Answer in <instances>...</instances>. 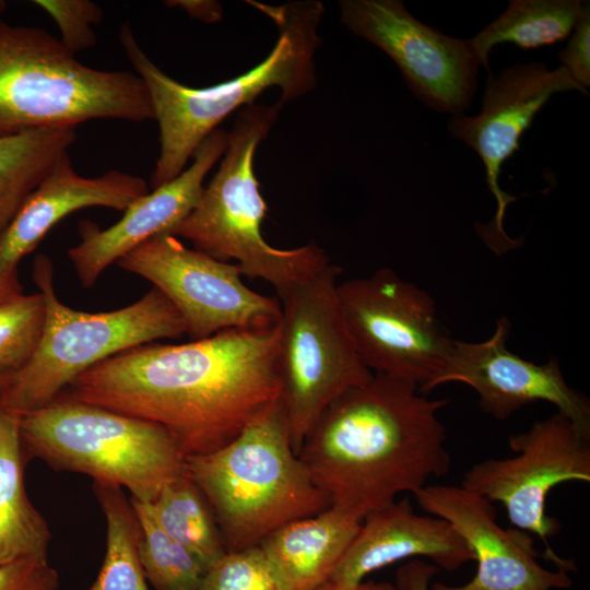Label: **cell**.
<instances>
[{
	"label": "cell",
	"mask_w": 590,
	"mask_h": 590,
	"mask_svg": "<svg viewBox=\"0 0 590 590\" xmlns=\"http://www.w3.org/2000/svg\"><path fill=\"white\" fill-rule=\"evenodd\" d=\"M279 323L148 343L87 369L68 396L164 427L186 457L232 441L281 399Z\"/></svg>",
	"instance_id": "1"
},
{
	"label": "cell",
	"mask_w": 590,
	"mask_h": 590,
	"mask_svg": "<svg viewBox=\"0 0 590 590\" xmlns=\"http://www.w3.org/2000/svg\"><path fill=\"white\" fill-rule=\"evenodd\" d=\"M447 403L373 373L327 405L298 457L329 506L363 520L449 472L447 428L438 417Z\"/></svg>",
	"instance_id": "2"
},
{
	"label": "cell",
	"mask_w": 590,
	"mask_h": 590,
	"mask_svg": "<svg viewBox=\"0 0 590 590\" xmlns=\"http://www.w3.org/2000/svg\"><path fill=\"white\" fill-rule=\"evenodd\" d=\"M249 3L276 25L273 49L255 68L206 87L186 86L168 76L142 50L130 24L121 25L119 40L146 87L160 127V154L151 177L152 189L178 177L204 139L227 116L252 105L264 91L279 87V103L283 105L315 86L314 57L320 44L317 27L323 4L314 0L280 5Z\"/></svg>",
	"instance_id": "3"
},
{
	"label": "cell",
	"mask_w": 590,
	"mask_h": 590,
	"mask_svg": "<svg viewBox=\"0 0 590 590\" xmlns=\"http://www.w3.org/2000/svg\"><path fill=\"white\" fill-rule=\"evenodd\" d=\"M187 470L226 551L258 545L286 523L329 507L292 446L281 399L227 445L187 457Z\"/></svg>",
	"instance_id": "4"
},
{
	"label": "cell",
	"mask_w": 590,
	"mask_h": 590,
	"mask_svg": "<svg viewBox=\"0 0 590 590\" xmlns=\"http://www.w3.org/2000/svg\"><path fill=\"white\" fill-rule=\"evenodd\" d=\"M93 119H154L141 78L87 67L45 30L0 19V134Z\"/></svg>",
	"instance_id": "5"
},
{
	"label": "cell",
	"mask_w": 590,
	"mask_h": 590,
	"mask_svg": "<svg viewBox=\"0 0 590 590\" xmlns=\"http://www.w3.org/2000/svg\"><path fill=\"white\" fill-rule=\"evenodd\" d=\"M281 107L252 104L239 110L217 172L172 233L215 259L235 260L243 275L270 283L278 296L330 263L314 244L279 249L262 235L267 204L255 174V155Z\"/></svg>",
	"instance_id": "6"
},
{
	"label": "cell",
	"mask_w": 590,
	"mask_h": 590,
	"mask_svg": "<svg viewBox=\"0 0 590 590\" xmlns=\"http://www.w3.org/2000/svg\"><path fill=\"white\" fill-rule=\"evenodd\" d=\"M20 436L26 457L127 488L139 502L152 503L167 484L188 474L187 457L164 427L64 392L21 415Z\"/></svg>",
	"instance_id": "7"
},
{
	"label": "cell",
	"mask_w": 590,
	"mask_h": 590,
	"mask_svg": "<svg viewBox=\"0 0 590 590\" xmlns=\"http://www.w3.org/2000/svg\"><path fill=\"white\" fill-rule=\"evenodd\" d=\"M32 278L45 300L37 349L0 394V408L20 415L49 404L81 374L121 352L186 333L184 319L156 287L119 309L86 312L62 304L50 258L38 255Z\"/></svg>",
	"instance_id": "8"
},
{
	"label": "cell",
	"mask_w": 590,
	"mask_h": 590,
	"mask_svg": "<svg viewBox=\"0 0 590 590\" xmlns=\"http://www.w3.org/2000/svg\"><path fill=\"white\" fill-rule=\"evenodd\" d=\"M342 269L331 262L278 296V368L292 446L298 455L319 415L373 373L359 359L337 296Z\"/></svg>",
	"instance_id": "9"
},
{
	"label": "cell",
	"mask_w": 590,
	"mask_h": 590,
	"mask_svg": "<svg viewBox=\"0 0 590 590\" xmlns=\"http://www.w3.org/2000/svg\"><path fill=\"white\" fill-rule=\"evenodd\" d=\"M355 351L371 373L405 380L427 394L453 341L439 322L430 295L381 268L337 285Z\"/></svg>",
	"instance_id": "10"
},
{
	"label": "cell",
	"mask_w": 590,
	"mask_h": 590,
	"mask_svg": "<svg viewBox=\"0 0 590 590\" xmlns=\"http://www.w3.org/2000/svg\"><path fill=\"white\" fill-rule=\"evenodd\" d=\"M508 447L516 456L473 464L463 474L461 486L491 503H500L515 528L543 542L546 560L556 569L576 571L575 562L558 556L548 543L560 524L545 507L557 485L590 482V433L556 412L528 430L510 435Z\"/></svg>",
	"instance_id": "11"
},
{
	"label": "cell",
	"mask_w": 590,
	"mask_h": 590,
	"mask_svg": "<svg viewBox=\"0 0 590 590\" xmlns=\"http://www.w3.org/2000/svg\"><path fill=\"white\" fill-rule=\"evenodd\" d=\"M116 264L160 290L181 315L186 333L192 340L228 329L266 328L279 323V298L246 286L236 263L188 248L173 234L152 237Z\"/></svg>",
	"instance_id": "12"
},
{
	"label": "cell",
	"mask_w": 590,
	"mask_h": 590,
	"mask_svg": "<svg viewBox=\"0 0 590 590\" xmlns=\"http://www.w3.org/2000/svg\"><path fill=\"white\" fill-rule=\"evenodd\" d=\"M339 7L341 22L385 51L426 106L452 116L469 108L481 66L470 39L422 23L398 0H342Z\"/></svg>",
	"instance_id": "13"
},
{
	"label": "cell",
	"mask_w": 590,
	"mask_h": 590,
	"mask_svg": "<svg viewBox=\"0 0 590 590\" xmlns=\"http://www.w3.org/2000/svg\"><path fill=\"white\" fill-rule=\"evenodd\" d=\"M567 91L588 95L562 66L548 70L542 62L516 63L497 75L488 74L477 115L453 116L448 123L450 133L473 149L485 167L497 210L494 219L480 227V234L496 251L517 247L503 227L506 209L516 197L500 189L502 166L519 149L521 135L551 96Z\"/></svg>",
	"instance_id": "14"
},
{
	"label": "cell",
	"mask_w": 590,
	"mask_h": 590,
	"mask_svg": "<svg viewBox=\"0 0 590 590\" xmlns=\"http://www.w3.org/2000/svg\"><path fill=\"white\" fill-rule=\"evenodd\" d=\"M509 333V320L500 317L485 341L455 340L432 390L447 382L464 384L479 396L480 408L500 421L526 405L547 402L590 433V400L568 386L557 358L544 364L521 358L506 346Z\"/></svg>",
	"instance_id": "15"
},
{
	"label": "cell",
	"mask_w": 590,
	"mask_h": 590,
	"mask_svg": "<svg viewBox=\"0 0 590 590\" xmlns=\"http://www.w3.org/2000/svg\"><path fill=\"white\" fill-rule=\"evenodd\" d=\"M418 507L447 520L462 536L477 568L460 586L434 582L430 590H554L573 586L569 573L542 567L532 534L504 529L491 502L462 486L426 485L415 495Z\"/></svg>",
	"instance_id": "16"
},
{
	"label": "cell",
	"mask_w": 590,
	"mask_h": 590,
	"mask_svg": "<svg viewBox=\"0 0 590 590\" xmlns=\"http://www.w3.org/2000/svg\"><path fill=\"white\" fill-rule=\"evenodd\" d=\"M227 132L216 129L193 154L192 164L178 177L138 199L108 228L84 220L80 243L67 255L84 288L95 285L104 271L126 253L161 234H172L197 204L204 178L223 156Z\"/></svg>",
	"instance_id": "17"
},
{
	"label": "cell",
	"mask_w": 590,
	"mask_h": 590,
	"mask_svg": "<svg viewBox=\"0 0 590 590\" xmlns=\"http://www.w3.org/2000/svg\"><path fill=\"white\" fill-rule=\"evenodd\" d=\"M420 557L447 571L473 560L470 547L447 520L417 515L410 498L403 497L363 518L330 581L352 587L390 564Z\"/></svg>",
	"instance_id": "18"
},
{
	"label": "cell",
	"mask_w": 590,
	"mask_h": 590,
	"mask_svg": "<svg viewBox=\"0 0 590 590\" xmlns=\"http://www.w3.org/2000/svg\"><path fill=\"white\" fill-rule=\"evenodd\" d=\"M146 193L143 178L121 170L83 177L74 170L68 151L63 152L0 238V271L17 270L21 260L72 212L91 206L126 211Z\"/></svg>",
	"instance_id": "19"
},
{
	"label": "cell",
	"mask_w": 590,
	"mask_h": 590,
	"mask_svg": "<svg viewBox=\"0 0 590 590\" xmlns=\"http://www.w3.org/2000/svg\"><path fill=\"white\" fill-rule=\"evenodd\" d=\"M362 520L329 506L279 528L259 544L286 590L329 582Z\"/></svg>",
	"instance_id": "20"
},
{
	"label": "cell",
	"mask_w": 590,
	"mask_h": 590,
	"mask_svg": "<svg viewBox=\"0 0 590 590\" xmlns=\"http://www.w3.org/2000/svg\"><path fill=\"white\" fill-rule=\"evenodd\" d=\"M21 415L0 408V566L48 558L51 533L24 484Z\"/></svg>",
	"instance_id": "21"
},
{
	"label": "cell",
	"mask_w": 590,
	"mask_h": 590,
	"mask_svg": "<svg viewBox=\"0 0 590 590\" xmlns=\"http://www.w3.org/2000/svg\"><path fill=\"white\" fill-rule=\"evenodd\" d=\"M75 138L73 128L0 134V238L26 198Z\"/></svg>",
	"instance_id": "22"
},
{
	"label": "cell",
	"mask_w": 590,
	"mask_h": 590,
	"mask_svg": "<svg viewBox=\"0 0 590 590\" xmlns=\"http://www.w3.org/2000/svg\"><path fill=\"white\" fill-rule=\"evenodd\" d=\"M589 2L580 0H511L505 12L470 38L480 63L491 73L492 48L511 43L534 49L557 43L576 26Z\"/></svg>",
	"instance_id": "23"
},
{
	"label": "cell",
	"mask_w": 590,
	"mask_h": 590,
	"mask_svg": "<svg viewBox=\"0 0 590 590\" xmlns=\"http://www.w3.org/2000/svg\"><path fill=\"white\" fill-rule=\"evenodd\" d=\"M106 521V553L88 590H150L140 556L141 529L121 488L93 483Z\"/></svg>",
	"instance_id": "24"
},
{
	"label": "cell",
	"mask_w": 590,
	"mask_h": 590,
	"mask_svg": "<svg viewBox=\"0 0 590 590\" xmlns=\"http://www.w3.org/2000/svg\"><path fill=\"white\" fill-rule=\"evenodd\" d=\"M151 507L160 526L192 553L205 571L225 554L214 515L189 474L167 484Z\"/></svg>",
	"instance_id": "25"
},
{
	"label": "cell",
	"mask_w": 590,
	"mask_h": 590,
	"mask_svg": "<svg viewBox=\"0 0 590 590\" xmlns=\"http://www.w3.org/2000/svg\"><path fill=\"white\" fill-rule=\"evenodd\" d=\"M139 520L140 562L155 590H199L205 569L200 560L157 522L151 503L129 498Z\"/></svg>",
	"instance_id": "26"
},
{
	"label": "cell",
	"mask_w": 590,
	"mask_h": 590,
	"mask_svg": "<svg viewBox=\"0 0 590 590\" xmlns=\"http://www.w3.org/2000/svg\"><path fill=\"white\" fill-rule=\"evenodd\" d=\"M40 292L0 304V373L15 374L34 355L45 323Z\"/></svg>",
	"instance_id": "27"
},
{
	"label": "cell",
	"mask_w": 590,
	"mask_h": 590,
	"mask_svg": "<svg viewBox=\"0 0 590 590\" xmlns=\"http://www.w3.org/2000/svg\"><path fill=\"white\" fill-rule=\"evenodd\" d=\"M199 590H286L258 544L226 551L204 574Z\"/></svg>",
	"instance_id": "28"
},
{
	"label": "cell",
	"mask_w": 590,
	"mask_h": 590,
	"mask_svg": "<svg viewBox=\"0 0 590 590\" xmlns=\"http://www.w3.org/2000/svg\"><path fill=\"white\" fill-rule=\"evenodd\" d=\"M56 23L61 43L73 54L88 49L96 43L93 26L101 23L103 11L90 0H36Z\"/></svg>",
	"instance_id": "29"
},
{
	"label": "cell",
	"mask_w": 590,
	"mask_h": 590,
	"mask_svg": "<svg viewBox=\"0 0 590 590\" xmlns=\"http://www.w3.org/2000/svg\"><path fill=\"white\" fill-rule=\"evenodd\" d=\"M59 574L48 558L21 559L0 566V590H57Z\"/></svg>",
	"instance_id": "30"
},
{
	"label": "cell",
	"mask_w": 590,
	"mask_h": 590,
	"mask_svg": "<svg viewBox=\"0 0 590 590\" xmlns=\"http://www.w3.org/2000/svg\"><path fill=\"white\" fill-rule=\"evenodd\" d=\"M590 7L587 4L566 47L558 52L562 67L585 90L590 86Z\"/></svg>",
	"instance_id": "31"
},
{
	"label": "cell",
	"mask_w": 590,
	"mask_h": 590,
	"mask_svg": "<svg viewBox=\"0 0 590 590\" xmlns=\"http://www.w3.org/2000/svg\"><path fill=\"white\" fill-rule=\"evenodd\" d=\"M439 571L435 564L413 558L398 568L394 585L399 590H429L430 580Z\"/></svg>",
	"instance_id": "32"
},
{
	"label": "cell",
	"mask_w": 590,
	"mask_h": 590,
	"mask_svg": "<svg viewBox=\"0 0 590 590\" xmlns=\"http://www.w3.org/2000/svg\"><path fill=\"white\" fill-rule=\"evenodd\" d=\"M172 7H180L188 14L204 22L216 21L221 15L220 5L212 1H169Z\"/></svg>",
	"instance_id": "33"
},
{
	"label": "cell",
	"mask_w": 590,
	"mask_h": 590,
	"mask_svg": "<svg viewBox=\"0 0 590 590\" xmlns=\"http://www.w3.org/2000/svg\"><path fill=\"white\" fill-rule=\"evenodd\" d=\"M23 294L17 270L0 271V304Z\"/></svg>",
	"instance_id": "34"
},
{
	"label": "cell",
	"mask_w": 590,
	"mask_h": 590,
	"mask_svg": "<svg viewBox=\"0 0 590 590\" xmlns=\"http://www.w3.org/2000/svg\"><path fill=\"white\" fill-rule=\"evenodd\" d=\"M317 590H399L398 587L390 582L385 581H374V580H363L362 582L352 586L343 587L331 581L319 587Z\"/></svg>",
	"instance_id": "35"
},
{
	"label": "cell",
	"mask_w": 590,
	"mask_h": 590,
	"mask_svg": "<svg viewBox=\"0 0 590 590\" xmlns=\"http://www.w3.org/2000/svg\"><path fill=\"white\" fill-rule=\"evenodd\" d=\"M14 374L10 373H0V394L5 390L10 385Z\"/></svg>",
	"instance_id": "36"
},
{
	"label": "cell",
	"mask_w": 590,
	"mask_h": 590,
	"mask_svg": "<svg viewBox=\"0 0 590 590\" xmlns=\"http://www.w3.org/2000/svg\"><path fill=\"white\" fill-rule=\"evenodd\" d=\"M4 7H5V2H3V1H0V12H2V11H3Z\"/></svg>",
	"instance_id": "37"
}]
</instances>
